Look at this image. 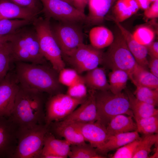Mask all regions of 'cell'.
<instances>
[{
    "instance_id": "8d00e7d4",
    "label": "cell",
    "mask_w": 158,
    "mask_h": 158,
    "mask_svg": "<svg viewBox=\"0 0 158 158\" xmlns=\"http://www.w3.org/2000/svg\"><path fill=\"white\" fill-rule=\"evenodd\" d=\"M142 138L128 143L116 149L111 158H133Z\"/></svg>"
},
{
    "instance_id": "60d3db41",
    "label": "cell",
    "mask_w": 158,
    "mask_h": 158,
    "mask_svg": "<svg viewBox=\"0 0 158 158\" xmlns=\"http://www.w3.org/2000/svg\"><path fill=\"white\" fill-rule=\"evenodd\" d=\"M148 54L151 58H158V42L153 41L146 46Z\"/></svg>"
},
{
    "instance_id": "9a60e30c",
    "label": "cell",
    "mask_w": 158,
    "mask_h": 158,
    "mask_svg": "<svg viewBox=\"0 0 158 158\" xmlns=\"http://www.w3.org/2000/svg\"><path fill=\"white\" fill-rule=\"evenodd\" d=\"M75 124L86 141L97 151L107 141L109 135L106 126L98 121Z\"/></svg>"
},
{
    "instance_id": "f6af8a7d",
    "label": "cell",
    "mask_w": 158,
    "mask_h": 158,
    "mask_svg": "<svg viewBox=\"0 0 158 158\" xmlns=\"http://www.w3.org/2000/svg\"><path fill=\"white\" fill-rule=\"evenodd\" d=\"M140 9L144 10L150 6L151 2L150 0H137Z\"/></svg>"
},
{
    "instance_id": "484cf974",
    "label": "cell",
    "mask_w": 158,
    "mask_h": 158,
    "mask_svg": "<svg viewBox=\"0 0 158 158\" xmlns=\"http://www.w3.org/2000/svg\"><path fill=\"white\" fill-rule=\"evenodd\" d=\"M130 79L135 86L158 89V77L141 66L133 74Z\"/></svg>"
},
{
    "instance_id": "603a6c76",
    "label": "cell",
    "mask_w": 158,
    "mask_h": 158,
    "mask_svg": "<svg viewBox=\"0 0 158 158\" xmlns=\"http://www.w3.org/2000/svg\"><path fill=\"white\" fill-rule=\"evenodd\" d=\"M133 117L125 114H120L111 118L106 126L109 136L136 131V123L134 121Z\"/></svg>"
},
{
    "instance_id": "4fadbf2b",
    "label": "cell",
    "mask_w": 158,
    "mask_h": 158,
    "mask_svg": "<svg viewBox=\"0 0 158 158\" xmlns=\"http://www.w3.org/2000/svg\"><path fill=\"white\" fill-rule=\"evenodd\" d=\"M19 87L14 72H9L0 82V116H11Z\"/></svg>"
},
{
    "instance_id": "e575fe53",
    "label": "cell",
    "mask_w": 158,
    "mask_h": 158,
    "mask_svg": "<svg viewBox=\"0 0 158 158\" xmlns=\"http://www.w3.org/2000/svg\"><path fill=\"white\" fill-rule=\"evenodd\" d=\"M132 35L134 39L139 43L147 46L153 41L155 34L150 28L142 26L138 28Z\"/></svg>"
},
{
    "instance_id": "8fae6325",
    "label": "cell",
    "mask_w": 158,
    "mask_h": 158,
    "mask_svg": "<svg viewBox=\"0 0 158 158\" xmlns=\"http://www.w3.org/2000/svg\"><path fill=\"white\" fill-rule=\"evenodd\" d=\"M45 17L59 22L85 23L86 15L63 0H40Z\"/></svg>"
},
{
    "instance_id": "ab89813d",
    "label": "cell",
    "mask_w": 158,
    "mask_h": 158,
    "mask_svg": "<svg viewBox=\"0 0 158 158\" xmlns=\"http://www.w3.org/2000/svg\"><path fill=\"white\" fill-rule=\"evenodd\" d=\"M145 16L148 18H154L158 17V0L152 2L150 6L144 10Z\"/></svg>"
},
{
    "instance_id": "5b68a950",
    "label": "cell",
    "mask_w": 158,
    "mask_h": 158,
    "mask_svg": "<svg viewBox=\"0 0 158 158\" xmlns=\"http://www.w3.org/2000/svg\"><path fill=\"white\" fill-rule=\"evenodd\" d=\"M50 19L36 17L32 21L42 53L51 66L59 72L65 67L61 49L53 34Z\"/></svg>"
},
{
    "instance_id": "ee69618b",
    "label": "cell",
    "mask_w": 158,
    "mask_h": 158,
    "mask_svg": "<svg viewBox=\"0 0 158 158\" xmlns=\"http://www.w3.org/2000/svg\"><path fill=\"white\" fill-rule=\"evenodd\" d=\"M133 14L136 13L140 9L137 0H123Z\"/></svg>"
},
{
    "instance_id": "c3c4849f",
    "label": "cell",
    "mask_w": 158,
    "mask_h": 158,
    "mask_svg": "<svg viewBox=\"0 0 158 158\" xmlns=\"http://www.w3.org/2000/svg\"><path fill=\"white\" fill-rule=\"evenodd\" d=\"M157 0H150L151 3Z\"/></svg>"
},
{
    "instance_id": "f1b7e54d",
    "label": "cell",
    "mask_w": 158,
    "mask_h": 158,
    "mask_svg": "<svg viewBox=\"0 0 158 158\" xmlns=\"http://www.w3.org/2000/svg\"><path fill=\"white\" fill-rule=\"evenodd\" d=\"M68 157L71 158H104L106 157L99 153L96 149L86 143L71 145Z\"/></svg>"
},
{
    "instance_id": "4dcf8cb0",
    "label": "cell",
    "mask_w": 158,
    "mask_h": 158,
    "mask_svg": "<svg viewBox=\"0 0 158 158\" xmlns=\"http://www.w3.org/2000/svg\"><path fill=\"white\" fill-rule=\"evenodd\" d=\"M136 131L144 135L158 133V115L135 120Z\"/></svg>"
},
{
    "instance_id": "b9f144b4",
    "label": "cell",
    "mask_w": 158,
    "mask_h": 158,
    "mask_svg": "<svg viewBox=\"0 0 158 158\" xmlns=\"http://www.w3.org/2000/svg\"><path fill=\"white\" fill-rule=\"evenodd\" d=\"M148 66L150 70V72L158 77V58H151L148 61Z\"/></svg>"
},
{
    "instance_id": "7402d4cb",
    "label": "cell",
    "mask_w": 158,
    "mask_h": 158,
    "mask_svg": "<svg viewBox=\"0 0 158 158\" xmlns=\"http://www.w3.org/2000/svg\"><path fill=\"white\" fill-rule=\"evenodd\" d=\"M84 82L89 89L95 90H109L105 68L97 67L86 72L82 76Z\"/></svg>"
},
{
    "instance_id": "7a4b0ae2",
    "label": "cell",
    "mask_w": 158,
    "mask_h": 158,
    "mask_svg": "<svg viewBox=\"0 0 158 158\" xmlns=\"http://www.w3.org/2000/svg\"><path fill=\"white\" fill-rule=\"evenodd\" d=\"M43 93L19 85L11 116L19 127L45 124Z\"/></svg>"
},
{
    "instance_id": "277c9868",
    "label": "cell",
    "mask_w": 158,
    "mask_h": 158,
    "mask_svg": "<svg viewBox=\"0 0 158 158\" xmlns=\"http://www.w3.org/2000/svg\"><path fill=\"white\" fill-rule=\"evenodd\" d=\"M119 30L112 43L107 50L104 52L101 65L105 69L123 71L128 74L130 79L140 66L136 62Z\"/></svg>"
},
{
    "instance_id": "44dd1931",
    "label": "cell",
    "mask_w": 158,
    "mask_h": 158,
    "mask_svg": "<svg viewBox=\"0 0 158 158\" xmlns=\"http://www.w3.org/2000/svg\"><path fill=\"white\" fill-rule=\"evenodd\" d=\"M141 138L137 131L109 136L105 144L98 152L101 154H105L109 151L116 150L128 143Z\"/></svg>"
},
{
    "instance_id": "6da1fadb",
    "label": "cell",
    "mask_w": 158,
    "mask_h": 158,
    "mask_svg": "<svg viewBox=\"0 0 158 158\" xmlns=\"http://www.w3.org/2000/svg\"><path fill=\"white\" fill-rule=\"evenodd\" d=\"M14 63V73L21 86L46 93L50 96L62 93L63 85L59 81V72L51 66L23 62Z\"/></svg>"
},
{
    "instance_id": "5bb4252c",
    "label": "cell",
    "mask_w": 158,
    "mask_h": 158,
    "mask_svg": "<svg viewBox=\"0 0 158 158\" xmlns=\"http://www.w3.org/2000/svg\"><path fill=\"white\" fill-rule=\"evenodd\" d=\"M95 91L89 89L88 95L85 100L69 115L63 120L62 122L72 123H87L98 120L96 106Z\"/></svg>"
},
{
    "instance_id": "30bf717a",
    "label": "cell",
    "mask_w": 158,
    "mask_h": 158,
    "mask_svg": "<svg viewBox=\"0 0 158 158\" xmlns=\"http://www.w3.org/2000/svg\"><path fill=\"white\" fill-rule=\"evenodd\" d=\"M104 52L91 44L83 43L68 56L63 57L79 74L87 72L101 65Z\"/></svg>"
},
{
    "instance_id": "7c38bea8",
    "label": "cell",
    "mask_w": 158,
    "mask_h": 158,
    "mask_svg": "<svg viewBox=\"0 0 158 158\" xmlns=\"http://www.w3.org/2000/svg\"><path fill=\"white\" fill-rule=\"evenodd\" d=\"M19 127L11 116H0V158H12L17 144Z\"/></svg>"
},
{
    "instance_id": "d6986e66",
    "label": "cell",
    "mask_w": 158,
    "mask_h": 158,
    "mask_svg": "<svg viewBox=\"0 0 158 158\" xmlns=\"http://www.w3.org/2000/svg\"><path fill=\"white\" fill-rule=\"evenodd\" d=\"M118 29L123 37L128 47L137 63L140 66L147 69L148 61L146 46L138 42L134 38L132 34L123 26L120 23L115 21Z\"/></svg>"
},
{
    "instance_id": "d590c367",
    "label": "cell",
    "mask_w": 158,
    "mask_h": 158,
    "mask_svg": "<svg viewBox=\"0 0 158 158\" xmlns=\"http://www.w3.org/2000/svg\"><path fill=\"white\" fill-rule=\"evenodd\" d=\"M66 94L74 99L85 100L88 95L87 87L83 79L68 87Z\"/></svg>"
},
{
    "instance_id": "2e32d148",
    "label": "cell",
    "mask_w": 158,
    "mask_h": 158,
    "mask_svg": "<svg viewBox=\"0 0 158 158\" xmlns=\"http://www.w3.org/2000/svg\"><path fill=\"white\" fill-rule=\"evenodd\" d=\"M71 145L65 140L56 138L48 130L45 137L40 158H67L70 152Z\"/></svg>"
},
{
    "instance_id": "9c48e42d",
    "label": "cell",
    "mask_w": 158,
    "mask_h": 158,
    "mask_svg": "<svg viewBox=\"0 0 158 158\" xmlns=\"http://www.w3.org/2000/svg\"><path fill=\"white\" fill-rule=\"evenodd\" d=\"M85 99H74L62 93L51 96L45 105V124L48 127L52 122L63 120Z\"/></svg>"
},
{
    "instance_id": "f546056e",
    "label": "cell",
    "mask_w": 158,
    "mask_h": 158,
    "mask_svg": "<svg viewBox=\"0 0 158 158\" xmlns=\"http://www.w3.org/2000/svg\"><path fill=\"white\" fill-rule=\"evenodd\" d=\"M32 22L21 19L0 20V36L13 34L21 28L32 23Z\"/></svg>"
},
{
    "instance_id": "74e56055",
    "label": "cell",
    "mask_w": 158,
    "mask_h": 158,
    "mask_svg": "<svg viewBox=\"0 0 158 158\" xmlns=\"http://www.w3.org/2000/svg\"><path fill=\"white\" fill-rule=\"evenodd\" d=\"M113 12L115 18V21L120 23L133 15L123 0H117L113 7Z\"/></svg>"
},
{
    "instance_id": "f35d334b",
    "label": "cell",
    "mask_w": 158,
    "mask_h": 158,
    "mask_svg": "<svg viewBox=\"0 0 158 158\" xmlns=\"http://www.w3.org/2000/svg\"><path fill=\"white\" fill-rule=\"evenodd\" d=\"M22 7L28 9L38 15L42 12V5L40 0H9Z\"/></svg>"
},
{
    "instance_id": "3957f363",
    "label": "cell",
    "mask_w": 158,
    "mask_h": 158,
    "mask_svg": "<svg viewBox=\"0 0 158 158\" xmlns=\"http://www.w3.org/2000/svg\"><path fill=\"white\" fill-rule=\"evenodd\" d=\"M9 42L12 62L47 64L34 29L21 28L13 34Z\"/></svg>"
},
{
    "instance_id": "52a82bcc",
    "label": "cell",
    "mask_w": 158,
    "mask_h": 158,
    "mask_svg": "<svg viewBox=\"0 0 158 158\" xmlns=\"http://www.w3.org/2000/svg\"><path fill=\"white\" fill-rule=\"evenodd\" d=\"M45 124L19 127L17 144L12 158H39L48 131Z\"/></svg>"
},
{
    "instance_id": "cb8c5ba5",
    "label": "cell",
    "mask_w": 158,
    "mask_h": 158,
    "mask_svg": "<svg viewBox=\"0 0 158 158\" xmlns=\"http://www.w3.org/2000/svg\"><path fill=\"white\" fill-rule=\"evenodd\" d=\"M125 92L135 120L158 115V110L155 106L139 100L128 89H126Z\"/></svg>"
},
{
    "instance_id": "1f68e13d",
    "label": "cell",
    "mask_w": 158,
    "mask_h": 158,
    "mask_svg": "<svg viewBox=\"0 0 158 158\" xmlns=\"http://www.w3.org/2000/svg\"><path fill=\"white\" fill-rule=\"evenodd\" d=\"M11 63V52L9 41L0 48V82L9 72Z\"/></svg>"
},
{
    "instance_id": "4316f807",
    "label": "cell",
    "mask_w": 158,
    "mask_h": 158,
    "mask_svg": "<svg viewBox=\"0 0 158 158\" xmlns=\"http://www.w3.org/2000/svg\"><path fill=\"white\" fill-rule=\"evenodd\" d=\"M108 76L109 90L114 94L122 92L129 79L128 74L123 71L115 69L111 70Z\"/></svg>"
},
{
    "instance_id": "ac0fdd59",
    "label": "cell",
    "mask_w": 158,
    "mask_h": 158,
    "mask_svg": "<svg viewBox=\"0 0 158 158\" xmlns=\"http://www.w3.org/2000/svg\"><path fill=\"white\" fill-rule=\"evenodd\" d=\"M38 14L9 0H0V20L21 19L33 21Z\"/></svg>"
},
{
    "instance_id": "7bdbcfd3",
    "label": "cell",
    "mask_w": 158,
    "mask_h": 158,
    "mask_svg": "<svg viewBox=\"0 0 158 158\" xmlns=\"http://www.w3.org/2000/svg\"><path fill=\"white\" fill-rule=\"evenodd\" d=\"M73 6L81 12L84 13L88 0H71Z\"/></svg>"
},
{
    "instance_id": "d6a6232c",
    "label": "cell",
    "mask_w": 158,
    "mask_h": 158,
    "mask_svg": "<svg viewBox=\"0 0 158 158\" xmlns=\"http://www.w3.org/2000/svg\"><path fill=\"white\" fill-rule=\"evenodd\" d=\"M134 95L139 100L155 106L158 103V89H152L139 85L136 86Z\"/></svg>"
},
{
    "instance_id": "bcb514c9",
    "label": "cell",
    "mask_w": 158,
    "mask_h": 158,
    "mask_svg": "<svg viewBox=\"0 0 158 158\" xmlns=\"http://www.w3.org/2000/svg\"><path fill=\"white\" fill-rule=\"evenodd\" d=\"M13 34L0 36V48L5 43L10 41Z\"/></svg>"
},
{
    "instance_id": "ffe728a7",
    "label": "cell",
    "mask_w": 158,
    "mask_h": 158,
    "mask_svg": "<svg viewBox=\"0 0 158 158\" xmlns=\"http://www.w3.org/2000/svg\"><path fill=\"white\" fill-rule=\"evenodd\" d=\"M114 3L113 0H88L89 13L85 23L92 25L103 22Z\"/></svg>"
},
{
    "instance_id": "d4e9b609",
    "label": "cell",
    "mask_w": 158,
    "mask_h": 158,
    "mask_svg": "<svg viewBox=\"0 0 158 158\" xmlns=\"http://www.w3.org/2000/svg\"><path fill=\"white\" fill-rule=\"evenodd\" d=\"M90 44L99 49L109 47L113 42L114 37L109 29L103 26L92 28L89 34Z\"/></svg>"
},
{
    "instance_id": "7dc6e473",
    "label": "cell",
    "mask_w": 158,
    "mask_h": 158,
    "mask_svg": "<svg viewBox=\"0 0 158 158\" xmlns=\"http://www.w3.org/2000/svg\"><path fill=\"white\" fill-rule=\"evenodd\" d=\"M63 0L67 2L68 3H69V4H71V5L73 6L71 0Z\"/></svg>"
},
{
    "instance_id": "ba28073f",
    "label": "cell",
    "mask_w": 158,
    "mask_h": 158,
    "mask_svg": "<svg viewBox=\"0 0 158 158\" xmlns=\"http://www.w3.org/2000/svg\"><path fill=\"white\" fill-rule=\"evenodd\" d=\"M51 28L63 57L69 56L83 43V34L79 24L59 22Z\"/></svg>"
},
{
    "instance_id": "e0dca14e",
    "label": "cell",
    "mask_w": 158,
    "mask_h": 158,
    "mask_svg": "<svg viewBox=\"0 0 158 158\" xmlns=\"http://www.w3.org/2000/svg\"><path fill=\"white\" fill-rule=\"evenodd\" d=\"M49 131L54 135L63 137L71 145L86 143L79 129L74 123L61 121L53 122L48 126Z\"/></svg>"
},
{
    "instance_id": "836d02e7",
    "label": "cell",
    "mask_w": 158,
    "mask_h": 158,
    "mask_svg": "<svg viewBox=\"0 0 158 158\" xmlns=\"http://www.w3.org/2000/svg\"><path fill=\"white\" fill-rule=\"evenodd\" d=\"M83 76L75 69L65 67L59 72V80L63 85L70 87L81 80Z\"/></svg>"
},
{
    "instance_id": "83f0119b",
    "label": "cell",
    "mask_w": 158,
    "mask_h": 158,
    "mask_svg": "<svg viewBox=\"0 0 158 158\" xmlns=\"http://www.w3.org/2000/svg\"><path fill=\"white\" fill-rule=\"evenodd\" d=\"M158 143V133L145 135L138 146L133 158H149L152 147Z\"/></svg>"
},
{
    "instance_id": "8992f818",
    "label": "cell",
    "mask_w": 158,
    "mask_h": 158,
    "mask_svg": "<svg viewBox=\"0 0 158 158\" xmlns=\"http://www.w3.org/2000/svg\"><path fill=\"white\" fill-rule=\"evenodd\" d=\"M95 97L98 121L106 126L114 117L124 114L133 115L126 93L114 94L110 90H96Z\"/></svg>"
},
{
    "instance_id": "681fc988",
    "label": "cell",
    "mask_w": 158,
    "mask_h": 158,
    "mask_svg": "<svg viewBox=\"0 0 158 158\" xmlns=\"http://www.w3.org/2000/svg\"><path fill=\"white\" fill-rule=\"evenodd\" d=\"M117 0H113V1L115 2V1H116Z\"/></svg>"
}]
</instances>
